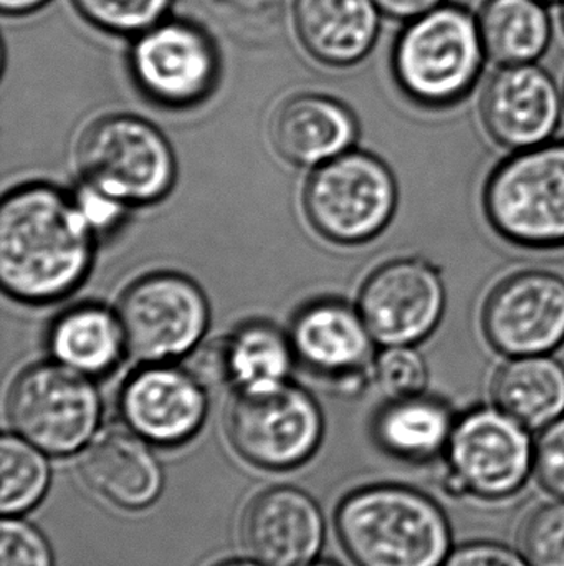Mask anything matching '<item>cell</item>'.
Masks as SVG:
<instances>
[{"mask_svg": "<svg viewBox=\"0 0 564 566\" xmlns=\"http://www.w3.org/2000/svg\"><path fill=\"white\" fill-rule=\"evenodd\" d=\"M480 326L503 358L553 355L564 345V279L549 271L509 275L487 295Z\"/></svg>", "mask_w": 564, "mask_h": 566, "instance_id": "7c38bea8", "label": "cell"}, {"mask_svg": "<svg viewBox=\"0 0 564 566\" xmlns=\"http://www.w3.org/2000/svg\"><path fill=\"white\" fill-rule=\"evenodd\" d=\"M443 566H532L520 551L497 542H469L453 548Z\"/></svg>", "mask_w": 564, "mask_h": 566, "instance_id": "1f68e13d", "label": "cell"}, {"mask_svg": "<svg viewBox=\"0 0 564 566\" xmlns=\"http://www.w3.org/2000/svg\"><path fill=\"white\" fill-rule=\"evenodd\" d=\"M93 228L76 201L52 186L15 189L0 208V281L23 302H52L88 272Z\"/></svg>", "mask_w": 564, "mask_h": 566, "instance_id": "6da1fadb", "label": "cell"}, {"mask_svg": "<svg viewBox=\"0 0 564 566\" xmlns=\"http://www.w3.org/2000/svg\"><path fill=\"white\" fill-rule=\"evenodd\" d=\"M118 318L129 353L142 361L159 363L198 345L207 328L209 308L194 282L182 275L155 274L126 290Z\"/></svg>", "mask_w": 564, "mask_h": 566, "instance_id": "30bf717a", "label": "cell"}, {"mask_svg": "<svg viewBox=\"0 0 564 566\" xmlns=\"http://www.w3.org/2000/svg\"><path fill=\"white\" fill-rule=\"evenodd\" d=\"M519 551L532 566H564V499L536 505L519 528Z\"/></svg>", "mask_w": 564, "mask_h": 566, "instance_id": "83f0119b", "label": "cell"}, {"mask_svg": "<svg viewBox=\"0 0 564 566\" xmlns=\"http://www.w3.org/2000/svg\"><path fill=\"white\" fill-rule=\"evenodd\" d=\"M49 0H0V7L6 15H25L45 6Z\"/></svg>", "mask_w": 564, "mask_h": 566, "instance_id": "e575fe53", "label": "cell"}, {"mask_svg": "<svg viewBox=\"0 0 564 566\" xmlns=\"http://www.w3.org/2000/svg\"><path fill=\"white\" fill-rule=\"evenodd\" d=\"M443 485L453 497L500 504L525 488L535 464L532 431L492 406L457 416Z\"/></svg>", "mask_w": 564, "mask_h": 566, "instance_id": "5b68a950", "label": "cell"}, {"mask_svg": "<svg viewBox=\"0 0 564 566\" xmlns=\"http://www.w3.org/2000/svg\"><path fill=\"white\" fill-rule=\"evenodd\" d=\"M540 2L546 3V6H555V3H563L564 0H540Z\"/></svg>", "mask_w": 564, "mask_h": 566, "instance_id": "8d00e7d4", "label": "cell"}, {"mask_svg": "<svg viewBox=\"0 0 564 566\" xmlns=\"http://www.w3.org/2000/svg\"><path fill=\"white\" fill-rule=\"evenodd\" d=\"M308 566H337V565H333V564H327V562H320V564L308 565Z\"/></svg>", "mask_w": 564, "mask_h": 566, "instance_id": "74e56055", "label": "cell"}, {"mask_svg": "<svg viewBox=\"0 0 564 566\" xmlns=\"http://www.w3.org/2000/svg\"><path fill=\"white\" fill-rule=\"evenodd\" d=\"M334 528L358 566H443L453 552L446 512L409 485L351 492L338 505Z\"/></svg>", "mask_w": 564, "mask_h": 566, "instance_id": "7a4b0ae2", "label": "cell"}, {"mask_svg": "<svg viewBox=\"0 0 564 566\" xmlns=\"http://www.w3.org/2000/svg\"><path fill=\"white\" fill-rule=\"evenodd\" d=\"M476 15L487 59L496 66L539 63L552 46V15L540 0H483Z\"/></svg>", "mask_w": 564, "mask_h": 566, "instance_id": "603a6c76", "label": "cell"}, {"mask_svg": "<svg viewBox=\"0 0 564 566\" xmlns=\"http://www.w3.org/2000/svg\"><path fill=\"white\" fill-rule=\"evenodd\" d=\"M323 535L320 509L294 488L262 492L242 518V541L265 566H308L320 552Z\"/></svg>", "mask_w": 564, "mask_h": 566, "instance_id": "e0dca14e", "label": "cell"}, {"mask_svg": "<svg viewBox=\"0 0 564 566\" xmlns=\"http://www.w3.org/2000/svg\"><path fill=\"white\" fill-rule=\"evenodd\" d=\"M446 306L443 274L423 258L380 265L364 281L358 298V310L381 346H419L439 328Z\"/></svg>", "mask_w": 564, "mask_h": 566, "instance_id": "8fae6325", "label": "cell"}, {"mask_svg": "<svg viewBox=\"0 0 564 566\" xmlns=\"http://www.w3.org/2000/svg\"><path fill=\"white\" fill-rule=\"evenodd\" d=\"M562 25H563V30H564V2L562 3Z\"/></svg>", "mask_w": 564, "mask_h": 566, "instance_id": "f35d334b", "label": "cell"}, {"mask_svg": "<svg viewBox=\"0 0 564 566\" xmlns=\"http://www.w3.org/2000/svg\"><path fill=\"white\" fill-rule=\"evenodd\" d=\"M482 209L512 248L564 252V139L500 159L483 185Z\"/></svg>", "mask_w": 564, "mask_h": 566, "instance_id": "277c9868", "label": "cell"}, {"mask_svg": "<svg viewBox=\"0 0 564 566\" xmlns=\"http://www.w3.org/2000/svg\"><path fill=\"white\" fill-rule=\"evenodd\" d=\"M76 205L88 219L93 231H105V229L111 228L123 214L121 202L115 201L86 185L79 192Z\"/></svg>", "mask_w": 564, "mask_h": 566, "instance_id": "d6a6232c", "label": "cell"}, {"mask_svg": "<svg viewBox=\"0 0 564 566\" xmlns=\"http://www.w3.org/2000/svg\"><path fill=\"white\" fill-rule=\"evenodd\" d=\"M294 17L311 56L324 65L353 66L373 52L384 15L374 0H295Z\"/></svg>", "mask_w": 564, "mask_h": 566, "instance_id": "d6986e66", "label": "cell"}, {"mask_svg": "<svg viewBox=\"0 0 564 566\" xmlns=\"http://www.w3.org/2000/svg\"><path fill=\"white\" fill-rule=\"evenodd\" d=\"M487 62L476 13L450 0L404 23L391 50L397 88L427 112L456 108L469 98Z\"/></svg>", "mask_w": 564, "mask_h": 566, "instance_id": "3957f363", "label": "cell"}, {"mask_svg": "<svg viewBox=\"0 0 564 566\" xmlns=\"http://www.w3.org/2000/svg\"><path fill=\"white\" fill-rule=\"evenodd\" d=\"M235 451L262 469L287 471L313 455L323 436L320 408L297 386L241 391L227 415Z\"/></svg>", "mask_w": 564, "mask_h": 566, "instance_id": "9c48e42d", "label": "cell"}, {"mask_svg": "<svg viewBox=\"0 0 564 566\" xmlns=\"http://www.w3.org/2000/svg\"><path fill=\"white\" fill-rule=\"evenodd\" d=\"M7 411L20 438L49 454L68 455L95 434L102 405L88 376L62 363H43L15 379Z\"/></svg>", "mask_w": 564, "mask_h": 566, "instance_id": "ba28073f", "label": "cell"}, {"mask_svg": "<svg viewBox=\"0 0 564 566\" xmlns=\"http://www.w3.org/2000/svg\"><path fill=\"white\" fill-rule=\"evenodd\" d=\"M139 88L166 106L201 102L219 76V53L211 36L184 20H161L136 35L129 53Z\"/></svg>", "mask_w": 564, "mask_h": 566, "instance_id": "4fadbf2b", "label": "cell"}, {"mask_svg": "<svg viewBox=\"0 0 564 566\" xmlns=\"http://www.w3.org/2000/svg\"><path fill=\"white\" fill-rule=\"evenodd\" d=\"M371 373L386 399L423 395L429 386V366L413 345L383 346L374 356Z\"/></svg>", "mask_w": 564, "mask_h": 566, "instance_id": "f1b7e54d", "label": "cell"}, {"mask_svg": "<svg viewBox=\"0 0 564 566\" xmlns=\"http://www.w3.org/2000/svg\"><path fill=\"white\" fill-rule=\"evenodd\" d=\"M2 566H53L45 537L33 525L19 518H6L0 528Z\"/></svg>", "mask_w": 564, "mask_h": 566, "instance_id": "f546056e", "label": "cell"}, {"mask_svg": "<svg viewBox=\"0 0 564 566\" xmlns=\"http://www.w3.org/2000/svg\"><path fill=\"white\" fill-rule=\"evenodd\" d=\"M492 405L542 431L564 415V365L553 355L506 358L490 382Z\"/></svg>", "mask_w": 564, "mask_h": 566, "instance_id": "7402d4cb", "label": "cell"}, {"mask_svg": "<svg viewBox=\"0 0 564 566\" xmlns=\"http://www.w3.org/2000/svg\"><path fill=\"white\" fill-rule=\"evenodd\" d=\"M214 566H265V565H258V564H254V562H247V560H227V562H221V564H217Z\"/></svg>", "mask_w": 564, "mask_h": 566, "instance_id": "d590c367", "label": "cell"}, {"mask_svg": "<svg viewBox=\"0 0 564 566\" xmlns=\"http://www.w3.org/2000/svg\"><path fill=\"white\" fill-rule=\"evenodd\" d=\"M205 411L204 385L171 366L141 369L123 388V418L136 436L152 444H184L201 429Z\"/></svg>", "mask_w": 564, "mask_h": 566, "instance_id": "9a60e30c", "label": "cell"}, {"mask_svg": "<svg viewBox=\"0 0 564 566\" xmlns=\"http://www.w3.org/2000/svg\"><path fill=\"white\" fill-rule=\"evenodd\" d=\"M0 507L6 515H19L35 507L50 482L45 458L25 439L3 436L0 444Z\"/></svg>", "mask_w": 564, "mask_h": 566, "instance_id": "484cf974", "label": "cell"}, {"mask_svg": "<svg viewBox=\"0 0 564 566\" xmlns=\"http://www.w3.org/2000/svg\"><path fill=\"white\" fill-rule=\"evenodd\" d=\"M563 93H564V90H563Z\"/></svg>", "mask_w": 564, "mask_h": 566, "instance_id": "ab89813d", "label": "cell"}, {"mask_svg": "<svg viewBox=\"0 0 564 566\" xmlns=\"http://www.w3.org/2000/svg\"><path fill=\"white\" fill-rule=\"evenodd\" d=\"M374 345L360 310L337 300H324L298 313L291 328V346L301 361L320 375L350 389L363 386L373 368Z\"/></svg>", "mask_w": 564, "mask_h": 566, "instance_id": "2e32d148", "label": "cell"}, {"mask_svg": "<svg viewBox=\"0 0 564 566\" xmlns=\"http://www.w3.org/2000/svg\"><path fill=\"white\" fill-rule=\"evenodd\" d=\"M563 113V90L539 63L497 66L480 96L487 135L509 153L555 139Z\"/></svg>", "mask_w": 564, "mask_h": 566, "instance_id": "5bb4252c", "label": "cell"}, {"mask_svg": "<svg viewBox=\"0 0 564 566\" xmlns=\"http://www.w3.org/2000/svg\"><path fill=\"white\" fill-rule=\"evenodd\" d=\"M400 202L390 166L364 151L344 153L317 169L305 191L313 228L330 241L364 244L386 231Z\"/></svg>", "mask_w": 564, "mask_h": 566, "instance_id": "52a82bcc", "label": "cell"}, {"mask_svg": "<svg viewBox=\"0 0 564 566\" xmlns=\"http://www.w3.org/2000/svg\"><path fill=\"white\" fill-rule=\"evenodd\" d=\"M533 474L556 499H564V415L540 431Z\"/></svg>", "mask_w": 564, "mask_h": 566, "instance_id": "4dcf8cb0", "label": "cell"}, {"mask_svg": "<svg viewBox=\"0 0 564 566\" xmlns=\"http://www.w3.org/2000/svg\"><path fill=\"white\" fill-rule=\"evenodd\" d=\"M56 361L86 376L115 368L126 348L118 316L98 305H83L60 316L50 333Z\"/></svg>", "mask_w": 564, "mask_h": 566, "instance_id": "cb8c5ba5", "label": "cell"}, {"mask_svg": "<svg viewBox=\"0 0 564 566\" xmlns=\"http://www.w3.org/2000/svg\"><path fill=\"white\" fill-rule=\"evenodd\" d=\"M85 185L125 205H149L171 191L175 161L171 146L151 123L113 115L93 123L76 151Z\"/></svg>", "mask_w": 564, "mask_h": 566, "instance_id": "8992f818", "label": "cell"}, {"mask_svg": "<svg viewBox=\"0 0 564 566\" xmlns=\"http://www.w3.org/2000/svg\"><path fill=\"white\" fill-rule=\"evenodd\" d=\"M457 416L446 399L429 392L387 399L373 419L374 442L397 461L427 464L446 454Z\"/></svg>", "mask_w": 564, "mask_h": 566, "instance_id": "44dd1931", "label": "cell"}, {"mask_svg": "<svg viewBox=\"0 0 564 566\" xmlns=\"http://www.w3.org/2000/svg\"><path fill=\"white\" fill-rule=\"evenodd\" d=\"M227 379L241 391L284 385L291 368V343L267 323H248L225 339Z\"/></svg>", "mask_w": 564, "mask_h": 566, "instance_id": "d4e9b609", "label": "cell"}, {"mask_svg": "<svg viewBox=\"0 0 564 566\" xmlns=\"http://www.w3.org/2000/svg\"><path fill=\"white\" fill-rule=\"evenodd\" d=\"M92 25L118 35H139L164 20L172 0H73Z\"/></svg>", "mask_w": 564, "mask_h": 566, "instance_id": "4316f807", "label": "cell"}, {"mask_svg": "<svg viewBox=\"0 0 564 566\" xmlns=\"http://www.w3.org/2000/svg\"><path fill=\"white\" fill-rule=\"evenodd\" d=\"M78 471L96 494L126 511H141L161 494V465L138 436L118 429L83 448Z\"/></svg>", "mask_w": 564, "mask_h": 566, "instance_id": "ac0fdd59", "label": "cell"}, {"mask_svg": "<svg viewBox=\"0 0 564 566\" xmlns=\"http://www.w3.org/2000/svg\"><path fill=\"white\" fill-rule=\"evenodd\" d=\"M357 138L353 113L330 96H294L278 108L272 123L275 148L295 165H324L351 151Z\"/></svg>", "mask_w": 564, "mask_h": 566, "instance_id": "ffe728a7", "label": "cell"}, {"mask_svg": "<svg viewBox=\"0 0 564 566\" xmlns=\"http://www.w3.org/2000/svg\"><path fill=\"white\" fill-rule=\"evenodd\" d=\"M374 2L387 19L406 23L437 9L447 0H374Z\"/></svg>", "mask_w": 564, "mask_h": 566, "instance_id": "836d02e7", "label": "cell"}]
</instances>
